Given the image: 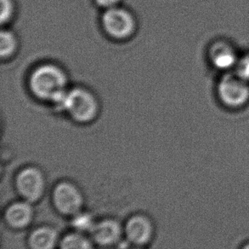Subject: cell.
I'll use <instances>...</instances> for the list:
<instances>
[{"label":"cell","instance_id":"1","mask_svg":"<svg viewBox=\"0 0 249 249\" xmlns=\"http://www.w3.org/2000/svg\"><path fill=\"white\" fill-rule=\"evenodd\" d=\"M31 90L37 98L59 104L67 93V77L61 68L46 64L37 67L30 77Z\"/></svg>","mask_w":249,"mask_h":249},{"label":"cell","instance_id":"2","mask_svg":"<svg viewBox=\"0 0 249 249\" xmlns=\"http://www.w3.org/2000/svg\"><path fill=\"white\" fill-rule=\"evenodd\" d=\"M56 109L67 111L78 122H89L97 113V102L94 96L84 89L68 90L61 101L54 106Z\"/></svg>","mask_w":249,"mask_h":249},{"label":"cell","instance_id":"3","mask_svg":"<svg viewBox=\"0 0 249 249\" xmlns=\"http://www.w3.org/2000/svg\"><path fill=\"white\" fill-rule=\"evenodd\" d=\"M53 202L58 212L64 215L74 216L81 211L84 197L77 186L72 183L63 181L54 187Z\"/></svg>","mask_w":249,"mask_h":249},{"label":"cell","instance_id":"4","mask_svg":"<svg viewBox=\"0 0 249 249\" xmlns=\"http://www.w3.org/2000/svg\"><path fill=\"white\" fill-rule=\"evenodd\" d=\"M16 186L21 197L34 203L42 197L45 188V180L39 169L33 166L22 169L17 175Z\"/></svg>","mask_w":249,"mask_h":249},{"label":"cell","instance_id":"5","mask_svg":"<svg viewBox=\"0 0 249 249\" xmlns=\"http://www.w3.org/2000/svg\"><path fill=\"white\" fill-rule=\"evenodd\" d=\"M102 22L107 33L116 39L128 38L135 29V21L131 15L117 7L107 9Z\"/></svg>","mask_w":249,"mask_h":249},{"label":"cell","instance_id":"6","mask_svg":"<svg viewBox=\"0 0 249 249\" xmlns=\"http://www.w3.org/2000/svg\"><path fill=\"white\" fill-rule=\"evenodd\" d=\"M219 98L231 107L244 104L249 98V87L247 82L236 75H226L218 86Z\"/></svg>","mask_w":249,"mask_h":249},{"label":"cell","instance_id":"7","mask_svg":"<svg viewBox=\"0 0 249 249\" xmlns=\"http://www.w3.org/2000/svg\"><path fill=\"white\" fill-rule=\"evenodd\" d=\"M124 231L130 243L136 246H143L152 239L153 226L147 217L135 215L128 219Z\"/></svg>","mask_w":249,"mask_h":249},{"label":"cell","instance_id":"8","mask_svg":"<svg viewBox=\"0 0 249 249\" xmlns=\"http://www.w3.org/2000/svg\"><path fill=\"white\" fill-rule=\"evenodd\" d=\"M123 231V227L117 220L105 219L95 223L89 235L99 245L112 246L121 238Z\"/></svg>","mask_w":249,"mask_h":249},{"label":"cell","instance_id":"9","mask_svg":"<svg viewBox=\"0 0 249 249\" xmlns=\"http://www.w3.org/2000/svg\"><path fill=\"white\" fill-rule=\"evenodd\" d=\"M32 203L26 200L10 204L5 212V219L9 226L15 229H23L29 226L34 218Z\"/></svg>","mask_w":249,"mask_h":249},{"label":"cell","instance_id":"10","mask_svg":"<svg viewBox=\"0 0 249 249\" xmlns=\"http://www.w3.org/2000/svg\"><path fill=\"white\" fill-rule=\"evenodd\" d=\"M58 241L59 236L54 228L42 226L31 233L28 243L31 249H54Z\"/></svg>","mask_w":249,"mask_h":249},{"label":"cell","instance_id":"11","mask_svg":"<svg viewBox=\"0 0 249 249\" xmlns=\"http://www.w3.org/2000/svg\"><path fill=\"white\" fill-rule=\"evenodd\" d=\"M211 60L217 68L228 69L236 63V56L231 48L224 44H217L211 50Z\"/></svg>","mask_w":249,"mask_h":249},{"label":"cell","instance_id":"12","mask_svg":"<svg viewBox=\"0 0 249 249\" xmlns=\"http://www.w3.org/2000/svg\"><path fill=\"white\" fill-rule=\"evenodd\" d=\"M60 249H94L93 243L83 233L68 234L60 242Z\"/></svg>","mask_w":249,"mask_h":249},{"label":"cell","instance_id":"13","mask_svg":"<svg viewBox=\"0 0 249 249\" xmlns=\"http://www.w3.org/2000/svg\"><path fill=\"white\" fill-rule=\"evenodd\" d=\"M72 217H73L72 226L76 229V231L83 233V234L84 233L90 234L96 221L89 213L80 211Z\"/></svg>","mask_w":249,"mask_h":249},{"label":"cell","instance_id":"14","mask_svg":"<svg viewBox=\"0 0 249 249\" xmlns=\"http://www.w3.org/2000/svg\"><path fill=\"white\" fill-rule=\"evenodd\" d=\"M17 47L15 36L9 31H2L0 35V53L3 58H8Z\"/></svg>","mask_w":249,"mask_h":249},{"label":"cell","instance_id":"15","mask_svg":"<svg viewBox=\"0 0 249 249\" xmlns=\"http://www.w3.org/2000/svg\"><path fill=\"white\" fill-rule=\"evenodd\" d=\"M1 2V22L4 23L10 20L13 12V4L11 0H0Z\"/></svg>","mask_w":249,"mask_h":249},{"label":"cell","instance_id":"16","mask_svg":"<svg viewBox=\"0 0 249 249\" xmlns=\"http://www.w3.org/2000/svg\"><path fill=\"white\" fill-rule=\"evenodd\" d=\"M237 75L243 81L249 82V56L243 58L237 64Z\"/></svg>","mask_w":249,"mask_h":249},{"label":"cell","instance_id":"17","mask_svg":"<svg viewBox=\"0 0 249 249\" xmlns=\"http://www.w3.org/2000/svg\"><path fill=\"white\" fill-rule=\"evenodd\" d=\"M95 1L99 5L110 9V8L116 6V4L118 3L119 0H95Z\"/></svg>","mask_w":249,"mask_h":249},{"label":"cell","instance_id":"18","mask_svg":"<svg viewBox=\"0 0 249 249\" xmlns=\"http://www.w3.org/2000/svg\"><path fill=\"white\" fill-rule=\"evenodd\" d=\"M241 249H249V243H245Z\"/></svg>","mask_w":249,"mask_h":249}]
</instances>
